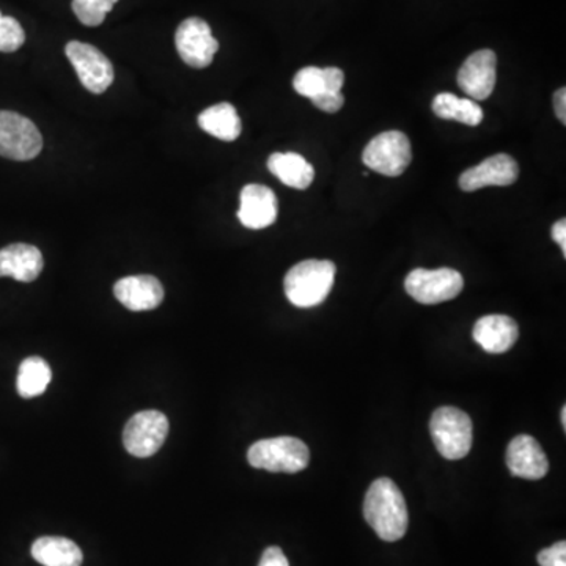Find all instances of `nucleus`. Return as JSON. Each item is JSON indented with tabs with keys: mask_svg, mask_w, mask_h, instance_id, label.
I'll return each instance as SVG.
<instances>
[{
	"mask_svg": "<svg viewBox=\"0 0 566 566\" xmlns=\"http://www.w3.org/2000/svg\"><path fill=\"white\" fill-rule=\"evenodd\" d=\"M496 68H498V55L491 50H480L469 55L458 72V86L470 99L483 101L494 91Z\"/></svg>",
	"mask_w": 566,
	"mask_h": 566,
	"instance_id": "9b49d317",
	"label": "nucleus"
},
{
	"mask_svg": "<svg viewBox=\"0 0 566 566\" xmlns=\"http://www.w3.org/2000/svg\"><path fill=\"white\" fill-rule=\"evenodd\" d=\"M271 174L293 189L304 191L314 183L315 168L297 153H274L268 160Z\"/></svg>",
	"mask_w": 566,
	"mask_h": 566,
	"instance_id": "a211bd4d",
	"label": "nucleus"
},
{
	"mask_svg": "<svg viewBox=\"0 0 566 566\" xmlns=\"http://www.w3.org/2000/svg\"><path fill=\"white\" fill-rule=\"evenodd\" d=\"M32 557L43 566H80L83 551L64 536H42L32 545Z\"/></svg>",
	"mask_w": 566,
	"mask_h": 566,
	"instance_id": "aec40b11",
	"label": "nucleus"
},
{
	"mask_svg": "<svg viewBox=\"0 0 566 566\" xmlns=\"http://www.w3.org/2000/svg\"><path fill=\"white\" fill-rule=\"evenodd\" d=\"M312 102H314L316 108L322 109L323 112L336 113L344 108L345 97L341 95V91H337V94H322L318 97L312 98Z\"/></svg>",
	"mask_w": 566,
	"mask_h": 566,
	"instance_id": "bb28decb",
	"label": "nucleus"
},
{
	"mask_svg": "<svg viewBox=\"0 0 566 566\" xmlns=\"http://www.w3.org/2000/svg\"><path fill=\"white\" fill-rule=\"evenodd\" d=\"M42 252L32 244L7 246L0 251V277H13L18 282H33L42 274Z\"/></svg>",
	"mask_w": 566,
	"mask_h": 566,
	"instance_id": "f3484780",
	"label": "nucleus"
},
{
	"mask_svg": "<svg viewBox=\"0 0 566 566\" xmlns=\"http://www.w3.org/2000/svg\"><path fill=\"white\" fill-rule=\"evenodd\" d=\"M83 86L91 94H105L113 83V66L108 57L91 44L69 42L65 47Z\"/></svg>",
	"mask_w": 566,
	"mask_h": 566,
	"instance_id": "1a4fd4ad",
	"label": "nucleus"
},
{
	"mask_svg": "<svg viewBox=\"0 0 566 566\" xmlns=\"http://www.w3.org/2000/svg\"><path fill=\"white\" fill-rule=\"evenodd\" d=\"M474 340L491 355H502L516 344L520 327L507 315H487L476 323L472 330Z\"/></svg>",
	"mask_w": 566,
	"mask_h": 566,
	"instance_id": "dca6fc26",
	"label": "nucleus"
},
{
	"mask_svg": "<svg viewBox=\"0 0 566 566\" xmlns=\"http://www.w3.org/2000/svg\"><path fill=\"white\" fill-rule=\"evenodd\" d=\"M43 149L42 132L17 112L0 110V156L13 161H31Z\"/></svg>",
	"mask_w": 566,
	"mask_h": 566,
	"instance_id": "39448f33",
	"label": "nucleus"
},
{
	"mask_svg": "<svg viewBox=\"0 0 566 566\" xmlns=\"http://www.w3.org/2000/svg\"><path fill=\"white\" fill-rule=\"evenodd\" d=\"M345 75L340 68H316L307 66L296 73L293 79V87L301 97L308 99L318 97L322 94H337L344 87Z\"/></svg>",
	"mask_w": 566,
	"mask_h": 566,
	"instance_id": "6ab92c4d",
	"label": "nucleus"
},
{
	"mask_svg": "<svg viewBox=\"0 0 566 566\" xmlns=\"http://www.w3.org/2000/svg\"><path fill=\"white\" fill-rule=\"evenodd\" d=\"M433 443L446 459L457 461L468 457L472 448V421L465 411L454 406H443L433 413L429 422Z\"/></svg>",
	"mask_w": 566,
	"mask_h": 566,
	"instance_id": "20e7f679",
	"label": "nucleus"
},
{
	"mask_svg": "<svg viewBox=\"0 0 566 566\" xmlns=\"http://www.w3.org/2000/svg\"><path fill=\"white\" fill-rule=\"evenodd\" d=\"M536 560L540 566H566V543L558 542L556 545L543 549Z\"/></svg>",
	"mask_w": 566,
	"mask_h": 566,
	"instance_id": "a878e982",
	"label": "nucleus"
},
{
	"mask_svg": "<svg viewBox=\"0 0 566 566\" xmlns=\"http://www.w3.org/2000/svg\"><path fill=\"white\" fill-rule=\"evenodd\" d=\"M176 51L186 65L202 69L211 65L219 51L218 40L213 36L208 22L200 18H187L175 33Z\"/></svg>",
	"mask_w": 566,
	"mask_h": 566,
	"instance_id": "9d476101",
	"label": "nucleus"
},
{
	"mask_svg": "<svg viewBox=\"0 0 566 566\" xmlns=\"http://www.w3.org/2000/svg\"><path fill=\"white\" fill-rule=\"evenodd\" d=\"M198 127L211 134L213 138L224 142L237 141L242 131L240 116L230 102H219V105L205 109L198 116Z\"/></svg>",
	"mask_w": 566,
	"mask_h": 566,
	"instance_id": "412c9836",
	"label": "nucleus"
},
{
	"mask_svg": "<svg viewBox=\"0 0 566 566\" xmlns=\"http://www.w3.org/2000/svg\"><path fill=\"white\" fill-rule=\"evenodd\" d=\"M362 161L378 174L400 176L413 161L410 139L400 131L382 132L366 146Z\"/></svg>",
	"mask_w": 566,
	"mask_h": 566,
	"instance_id": "423d86ee",
	"label": "nucleus"
},
{
	"mask_svg": "<svg viewBox=\"0 0 566 566\" xmlns=\"http://www.w3.org/2000/svg\"><path fill=\"white\" fill-rule=\"evenodd\" d=\"M25 42V32L20 22L0 13V53H14Z\"/></svg>",
	"mask_w": 566,
	"mask_h": 566,
	"instance_id": "393cba45",
	"label": "nucleus"
},
{
	"mask_svg": "<svg viewBox=\"0 0 566 566\" xmlns=\"http://www.w3.org/2000/svg\"><path fill=\"white\" fill-rule=\"evenodd\" d=\"M554 109H556L557 119L562 123H566V88L562 87L560 90L554 95Z\"/></svg>",
	"mask_w": 566,
	"mask_h": 566,
	"instance_id": "c85d7f7f",
	"label": "nucleus"
},
{
	"mask_svg": "<svg viewBox=\"0 0 566 566\" xmlns=\"http://www.w3.org/2000/svg\"><path fill=\"white\" fill-rule=\"evenodd\" d=\"M259 566H290L289 558L285 557L281 547L271 546L264 551Z\"/></svg>",
	"mask_w": 566,
	"mask_h": 566,
	"instance_id": "cd10ccee",
	"label": "nucleus"
},
{
	"mask_svg": "<svg viewBox=\"0 0 566 566\" xmlns=\"http://www.w3.org/2000/svg\"><path fill=\"white\" fill-rule=\"evenodd\" d=\"M113 294L131 312L154 311L164 301L163 283L153 275L120 279L113 286Z\"/></svg>",
	"mask_w": 566,
	"mask_h": 566,
	"instance_id": "2eb2a0df",
	"label": "nucleus"
},
{
	"mask_svg": "<svg viewBox=\"0 0 566 566\" xmlns=\"http://www.w3.org/2000/svg\"><path fill=\"white\" fill-rule=\"evenodd\" d=\"M553 238L554 241L560 246L562 252H564V257H566V220L560 219L558 222L554 224L553 227Z\"/></svg>",
	"mask_w": 566,
	"mask_h": 566,
	"instance_id": "c756f323",
	"label": "nucleus"
},
{
	"mask_svg": "<svg viewBox=\"0 0 566 566\" xmlns=\"http://www.w3.org/2000/svg\"><path fill=\"white\" fill-rule=\"evenodd\" d=\"M433 112L439 119L455 120L468 127H477L483 120V110L474 99L458 98L451 94H439L433 99Z\"/></svg>",
	"mask_w": 566,
	"mask_h": 566,
	"instance_id": "5701e85b",
	"label": "nucleus"
},
{
	"mask_svg": "<svg viewBox=\"0 0 566 566\" xmlns=\"http://www.w3.org/2000/svg\"><path fill=\"white\" fill-rule=\"evenodd\" d=\"M507 466L514 477L525 480H542L549 472V461L545 450L535 437H514L507 448Z\"/></svg>",
	"mask_w": 566,
	"mask_h": 566,
	"instance_id": "ddd939ff",
	"label": "nucleus"
},
{
	"mask_svg": "<svg viewBox=\"0 0 566 566\" xmlns=\"http://www.w3.org/2000/svg\"><path fill=\"white\" fill-rule=\"evenodd\" d=\"M363 516L377 535L389 543L402 540L410 524L403 492L388 477L371 483L363 501Z\"/></svg>",
	"mask_w": 566,
	"mask_h": 566,
	"instance_id": "f257e3e1",
	"label": "nucleus"
},
{
	"mask_svg": "<svg viewBox=\"0 0 566 566\" xmlns=\"http://www.w3.org/2000/svg\"><path fill=\"white\" fill-rule=\"evenodd\" d=\"M53 380V371L46 360L32 356L22 360L18 371L17 389L22 399H35L43 395Z\"/></svg>",
	"mask_w": 566,
	"mask_h": 566,
	"instance_id": "4be33fe9",
	"label": "nucleus"
},
{
	"mask_svg": "<svg viewBox=\"0 0 566 566\" xmlns=\"http://www.w3.org/2000/svg\"><path fill=\"white\" fill-rule=\"evenodd\" d=\"M562 426L566 429V406L562 407Z\"/></svg>",
	"mask_w": 566,
	"mask_h": 566,
	"instance_id": "7c9ffc66",
	"label": "nucleus"
},
{
	"mask_svg": "<svg viewBox=\"0 0 566 566\" xmlns=\"http://www.w3.org/2000/svg\"><path fill=\"white\" fill-rule=\"evenodd\" d=\"M248 461L252 468L268 472L296 474L307 468L311 451L297 437H273L253 444L248 451Z\"/></svg>",
	"mask_w": 566,
	"mask_h": 566,
	"instance_id": "7ed1b4c3",
	"label": "nucleus"
},
{
	"mask_svg": "<svg viewBox=\"0 0 566 566\" xmlns=\"http://www.w3.org/2000/svg\"><path fill=\"white\" fill-rule=\"evenodd\" d=\"M241 205L238 219L251 230H262L273 226L279 215L277 197L270 187L248 185L241 191Z\"/></svg>",
	"mask_w": 566,
	"mask_h": 566,
	"instance_id": "4468645a",
	"label": "nucleus"
},
{
	"mask_svg": "<svg viewBox=\"0 0 566 566\" xmlns=\"http://www.w3.org/2000/svg\"><path fill=\"white\" fill-rule=\"evenodd\" d=\"M518 176H520V165L510 154H494L459 176V187L465 193H476L487 186L513 185Z\"/></svg>",
	"mask_w": 566,
	"mask_h": 566,
	"instance_id": "f8f14e48",
	"label": "nucleus"
},
{
	"mask_svg": "<svg viewBox=\"0 0 566 566\" xmlns=\"http://www.w3.org/2000/svg\"><path fill=\"white\" fill-rule=\"evenodd\" d=\"M336 282V264L327 260H305L285 275L283 289L290 303L308 308L323 304Z\"/></svg>",
	"mask_w": 566,
	"mask_h": 566,
	"instance_id": "f03ea898",
	"label": "nucleus"
},
{
	"mask_svg": "<svg viewBox=\"0 0 566 566\" xmlns=\"http://www.w3.org/2000/svg\"><path fill=\"white\" fill-rule=\"evenodd\" d=\"M465 281L458 271L450 268L439 270H414L407 274L404 289L413 300L425 305L447 303L455 300L462 292Z\"/></svg>",
	"mask_w": 566,
	"mask_h": 566,
	"instance_id": "0eeeda50",
	"label": "nucleus"
},
{
	"mask_svg": "<svg viewBox=\"0 0 566 566\" xmlns=\"http://www.w3.org/2000/svg\"><path fill=\"white\" fill-rule=\"evenodd\" d=\"M168 435L167 417L160 411H142L124 426L123 444L132 457L149 458L160 451Z\"/></svg>",
	"mask_w": 566,
	"mask_h": 566,
	"instance_id": "6e6552de",
	"label": "nucleus"
},
{
	"mask_svg": "<svg viewBox=\"0 0 566 566\" xmlns=\"http://www.w3.org/2000/svg\"><path fill=\"white\" fill-rule=\"evenodd\" d=\"M119 0H73L72 9L77 20L88 28H97L105 22L109 11Z\"/></svg>",
	"mask_w": 566,
	"mask_h": 566,
	"instance_id": "b1692460",
	"label": "nucleus"
}]
</instances>
